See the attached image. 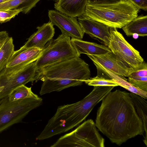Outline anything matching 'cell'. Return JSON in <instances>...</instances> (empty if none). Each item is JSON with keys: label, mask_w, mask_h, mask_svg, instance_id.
<instances>
[{"label": "cell", "mask_w": 147, "mask_h": 147, "mask_svg": "<svg viewBox=\"0 0 147 147\" xmlns=\"http://www.w3.org/2000/svg\"><path fill=\"white\" fill-rule=\"evenodd\" d=\"M95 120L96 127L113 143L120 146L144 133L130 93L116 90L102 100Z\"/></svg>", "instance_id": "1"}, {"label": "cell", "mask_w": 147, "mask_h": 147, "mask_svg": "<svg viewBox=\"0 0 147 147\" xmlns=\"http://www.w3.org/2000/svg\"><path fill=\"white\" fill-rule=\"evenodd\" d=\"M110 91L106 86H94L92 91L82 100L58 107L36 140H41L50 138L77 126L85 119L96 105Z\"/></svg>", "instance_id": "2"}, {"label": "cell", "mask_w": 147, "mask_h": 147, "mask_svg": "<svg viewBox=\"0 0 147 147\" xmlns=\"http://www.w3.org/2000/svg\"><path fill=\"white\" fill-rule=\"evenodd\" d=\"M139 11L128 0L107 5L87 4L81 16L110 28H121L138 16Z\"/></svg>", "instance_id": "3"}, {"label": "cell", "mask_w": 147, "mask_h": 147, "mask_svg": "<svg viewBox=\"0 0 147 147\" xmlns=\"http://www.w3.org/2000/svg\"><path fill=\"white\" fill-rule=\"evenodd\" d=\"M80 57L66 59L38 71V81L50 79L84 81L90 78L89 65Z\"/></svg>", "instance_id": "4"}, {"label": "cell", "mask_w": 147, "mask_h": 147, "mask_svg": "<svg viewBox=\"0 0 147 147\" xmlns=\"http://www.w3.org/2000/svg\"><path fill=\"white\" fill-rule=\"evenodd\" d=\"M105 140L93 120L84 121L75 130L61 137L51 147H104Z\"/></svg>", "instance_id": "5"}, {"label": "cell", "mask_w": 147, "mask_h": 147, "mask_svg": "<svg viewBox=\"0 0 147 147\" xmlns=\"http://www.w3.org/2000/svg\"><path fill=\"white\" fill-rule=\"evenodd\" d=\"M80 55L72 45L70 37L62 33L46 45L36 61V68L38 72L44 68L63 60L80 57Z\"/></svg>", "instance_id": "6"}, {"label": "cell", "mask_w": 147, "mask_h": 147, "mask_svg": "<svg viewBox=\"0 0 147 147\" xmlns=\"http://www.w3.org/2000/svg\"><path fill=\"white\" fill-rule=\"evenodd\" d=\"M42 103V99L40 97L14 102L10 101L7 96L0 99V133L21 121L30 111Z\"/></svg>", "instance_id": "7"}, {"label": "cell", "mask_w": 147, "mask_h": 147, "mask_svg": "<svg viewBox=\"0 0 147 147\" xmlns=\"http://www.w3.org/2000/svg\"><path fill=\"white\" fill-rule=\"evenodd\" d=\"M35 63L36 61L27 65L6 67L0 72V87H3L0 92V99L7 97L18 86L38 81V73Z\"/></svg>", "instance_id": "8"}, {"label": "cell", "mask_w": 147, "mask_h": 147, "mask_svg": "<svg viewBox=\"0 0 147 147\" xmlns=\"http://www.w3.org/2000/svg\"><path fill=\"white\" fill-rule=\"evenodd\" d=\"M108 47L131 72L144 61L139 52L127 42L117 28H110V39Z\"/></svg>", "instance_id": "9"}, {"label": "cell", "mask_w": 147, "mask_h": 147, "mask_svg": "<svg viewBox=\"0 0 147 147\" xmlns=\"http://www.w3.org/2000/svg\"><path fill=\"white\" fill-rule=\"evenodd\" d=\"M48 15L50 21L59 28L62 34L71 38L81 40L83 38L84 33L76 17L53 10H49Z\"/></svg>", "instance_id": "10"}, {"label": "cell", "mask_w": 147, "mask_h": 147, "mask_svg": "<svg viewBox=\"0 0 147 147\" xmlns=\"http://www.w3.org/2000/svg\"><path fill=\"white\" fill-rule=\"evenodd\" d=\"M78 21L84 33L108 46L110 39V28L98 21L84 18L78 17Z\"/></svg>", "instance_id": "11"}, {"label": "cell", "mask_w": 147, "mask_h": 147, "mask_svg": "<svg viewBox=\"0 0 147 147\" xmlns=\"http://www.w3.org/2000/svg\"><path fill=\"white\" fill-rule=\"evenodd\" d=\"M87 55L92 61L123 78L128 77L131 73L112 52L102 55Z\"/></svg>", "instance_id": "12"}, {"label": "cell", "mask_w": 147, "mask_h": 147, "mask_svg": "<svg viewBox=\"0 0 147 147\" xmlns=\"http://www.w3.org/2000/svg\"><path fill=\"white\" fill-rule=\"evenodd\" d=\"M53 26L50 21L38 26L37 31L28 38L22 47L25 48L36 47L42 49L54 35L55 29Z\"/></svg>", "instance_id": "13"}, {"label": "cell", "mask_w": 147, "mask_h": 147, "mask_svg": "<svg viewBox=\"0 0 147 147\" xmlns=\"http://www.w3.org/2000/svg\"><path fill=\"white\" fill-rule=\"evenodd\" d=\"M42 50L36 47L25 48L22 47L18 50L14 51L6 67L28 65L37 60Z\"/></svg>", "instance_id": "14"}, {"label": "cell", "mask_w": 147, "mask_h": 147, "mask_svg": "<svg viewBox=\"0 0 147 147\" xmlns=\"http://www.w3.org/2000/svg\"><path fill=\"white\" fill-rule=\"evenodd\" d=\"M97 70V76L103 77L107 79H112L118 85L131 92L137 94L147 98V91L137 88L130 84L126 78L117 75L108 70L98 63L93 61Z\"/></svg>", "instance_id": "15"}, {"label": "cell", "mask_w": 147, "mask_h": 147, "mask_svg": "<svg viewBox=\"0 0 147 147\" xmlns=\"http://www.w3.org/2000/svg\"><path fill=\"white\" fill-rule=\"evenodd\" d=\"M88 0H57L54 4L57 11L69 16L78 17L84 12Z\"/></svg>", "instance_id": "16"}, {"label": "cell", "mask_w": 147, "mask_h": 147, "mask_svg": "<svg viewBox=\"0 0 147 147\" xmlns=\"http://www.w3.org/2000/svg\"><path fill=\"white\" fill-rule=\"evenodd\" d=\"M71 44L79 55H104L111 52L108 47L81 39L71 38Z\"/></svg>", "instance_id": "17"}, {"label": "cell", "mask_w": 147, "mask_h": 147, "mask_svg": "<svg viewBox=\"0 0 147 147\" xmlns=\"http://www.w3.org/2000/svg\"><path fill=\"white\" fill-rule=\"evenodd\" d=\"M42 81L43 82L39 93L41 95L54 91H60L70 87L80 85L84 82L75 80H52L47 78Z\"/></svg>", "instance_id": "18"}, {"label": "cell", "mask_w": 147, "mask_h": 147, "mask_svg": "<svg viewBox=\"0 0 147 147\" xmlns=\"http://www.w3.org/2000/svg\"><path fill=\"white\" fill-rule=\"evenodd\" d=\"M122 29L127 36L136 34L139 36L147 35V16L142 15L138 16Z\"/></svg>", "instance_id": "19"}, {"label": "cell", "mask_w": 147, "mask_h": 147, "mask_svg": "<svg viewBox=\"0 0 147 147\" xmlns=\"http://www.w3.org/2000/svg\"><path fill=\"white\" fill-rule=\"evenodd\" d=\"M130 96L137 113L141 119L144 131L145 136L143 142L147 146V101L143 97L131 92Z\"/></svg>", "instance_id": "20"}, {"label": "cell", "mask_w": 147, "mask_h": 147, "mask_svg": "<svg viewBox=\"0 0 147 147\" xmlns=\"http://www.w3.org/2000/svg\"><path fill=\"white\" fill-rule=\"evenodd\" d=\"M14 51L13 40L9 37L0 47V72L6 67Z\"/></svg>", "instance_id": "21"}, {"label": "cell", "mask_w": 147, "mask_h": 147, "mask_svg": "<svg viewBox=\"0 0 147 147\" xmlns=\"http://www.w3.org/2000/svg\"><path fill=\"white\" fill-rule=\"evenodd\" d=\"M7 97L10 102H14L27 98H38L36 94L33 92L31 87H28L22 85L13 90Z\"/></svg>", "instance_id": "22"}, {"label": "cell", "mask_w": 147, "mask_h": 147, "mask_svg": "<svg viewBox=\"0 0 147 147\" xmlns=\"http://www.w3.org/2000/svg\"><path fill=\"white\" fill-rule=\"evenodd\" d=\"M84 82L89 86H117L119 85L113 80L107 79L103 77L96 76L90 78L84 81Z\"/></svg>", "instance_id": "23"}, {"label": "cell", "mask_w": 147, "mask_h": 147, "mask_svg": "<svg viewBox=\"0 0 147 147\" xmlns=\"http://www.w3.org/2000/svg\"><path fill=\"white\" fill-rule=\"evenodd\" d=\"M127 81L134 87L147 91V76L131 77L128 76Z\"/></svg>", "instance_id": "24"}, {"label": "cell", "mask_w": 147, "mask_h": 147, "mask_svg": "<svg viewBox=\"0 0 147 147\" xmlns=\"http://www.w3.org/2000/svg\"><path fill=\"white\" fill-rule=\"evenodd\" d=\"M21 11V9L17 8L7 10H0V23L9 21Z\"/></svg>", "instance_id": "25"}, {"label": "cell", "mask_w": 147, "mask_h": 147, "mask_svg": "<svg viewBox=\"0 0 147 147\" xmlns=\"http://www.w3.org/2000/svg\"><path fill=\"white\" fill-rule=\"evenodd\" d=\"M24 0H7L0 3V10H7L17 8Z\"/></svg>", "instance_id": "26"}, {"label": "cell", "mask_w": 147, "mask_h": 147, "mask_svg": "<svg viewBox=\"0 0 147 147\" xmlns=\"http://www.w3.org/2000/svg\"><path fill=\"white\" fill-rule=\"evenodd\" d=\"M129 76L142 77L147 76V64L143 61L138 67L132 72Z\"/></svg>", "instance_id": "27"}, {"label": "cell", "mask_w": 147, "mask_h": 147, "mask_svg": "<svg viewBox=\"0 0 147 147\" xmlns=\"http://www.w3.org/2000/svg\"><path fill=\"white\" fill-rule=\"evenodd\" d=\"M40 0H24L17 8L21 9L22 12L26 14L34 7Z\"/></svg>", "instance_id": "28"}, {"label": "cell", "mask_w": 147, "mask_h": 147, "mask_svg": "<svg viewBox=\"0 0 147 147\" xmlns=\"http://www.w3.org/2000/svg\"><path fill=\"white\" fill-rule=\"evenodd\" d=\"M128 0H88L87 4L94 5H107L117 3Z\"/></svg>", "instance_id": "29"}, {"label": "cell", "mask_w": 147, "mask_h": 147, "mask_svg": "<svg viewBox=\"0 0 147 147\" xmlns=\"http://www.w3.org/2000/svg\"><path fill=\"white\" fill-rule=\"evenodd\" d=\"M139 9L147 10V0H128Z\"/></svg>", "instance_id": "30"}, {"label": "cell", "mask_w": 147, "mask_h": 147, "mask_svg": "<svg viewBox=\"0 0 147 147\" xmlns=\"http://www.w3.org/2000/svg\"><path fill=\"white\" fill-rule=\"evenodd\" d=\"M132 36H133V37L134 38H135V39H136L139 36L138 35V34H134L132 35Z\"/></svg>", "instance_id": "31"}, {"label": "cell", "mask_w": 147, "mask_h": 147, "mask_svg": "<svg viewBox=\"0 0 147 147\" xmlns=\"http://www.w3.org/2000/svg\"><path fill=\"white\" fill-rule=\"evenodd\" d=\"M3 86L0 87V92L2 91L3 89Z\"/></svg>", "instance_id": "32"}, {"label": "cell", "mask_w": 147, "mask_h": 147, "mask_svg": "<svg viewBox=\"0 0 147 147\" xmlns=\"http://www.w3.org/2000/svg\"><path fill=\"white\" fill-rule=\"evenodd\" d=\"M5 1V0H0V3L3 2Z\"/></svg>", "instance_id": "33"}, {"label": "cell", "mask_w": 147, "mask_h": 147, "mask_svg": "<svg viewBox=\"0 0 147 147\" xmlns=\"http://www.w3.org/2000/svg\"><path fill=\"white\" fill-rule=\"evenodd\" d=\"M53 0V1H54L56 2V1H57V0Z\"/></svg>", "instance_id": "34"}, {"label": "cell", "mask_w": 147, "mask_h": 147, "mask_svg": "<svg viewBox=\"0 0 147 147\" xmlns=\"http://www.w3.org/2000/svg\"><path fill=\"white\" fill-rule=\"evenodd\" d=\"M6 0H5V1H6ZM4 2V1H3Z\"/></svg>", "instance_id": "35"}]
</instances>
